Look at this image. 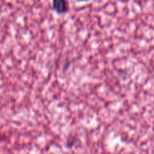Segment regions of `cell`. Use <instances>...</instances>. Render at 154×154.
I'll return each mask as SVG.
<instances>
[{
  "instance_id": "obj_1",
  "label": "cell",
  "mask_w": 154,
  "mask_h": 154,
  "mask_svg": "<svg viewBox=\"0 0 154 154\" xmlns=\"http://www.w3.org/2000/svg\"><path fill=\"white\" fill-rule=\"evenodd\" d=\"M53 8L60 14L66 13L69 10L67 0H53Z\"/></svg>"
},
{
  "instance_id": "obj_2",
  "label": "cell",
  "mask_w": 154,
  "mask_h": 154,
  "mask_svg": "<svg viewBox=\"0 0 154 154\" xmlns=\"http://www.w3.org/2000/svg\"><path fill=\"white\" fill-rule=\"evenodd\" d=\"M78 2H88L89 0H77Z\"/></svg>"
}]
</instances>
